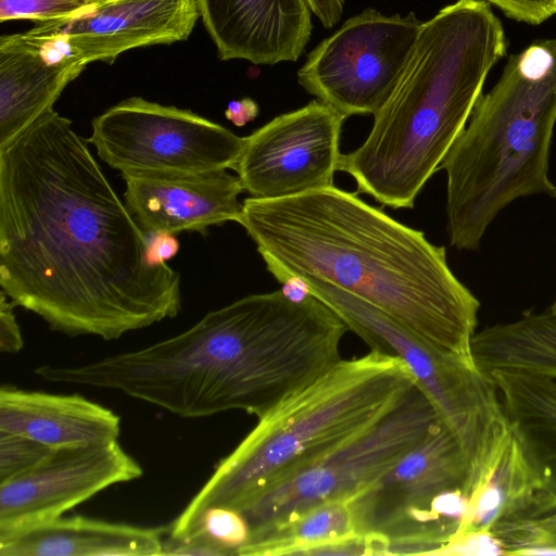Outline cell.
Listing matches in <instances>:
<instances>
[{"label": "cell", "mask_w": 556, "mask_h": 556, "mask_svg": "<svg viewBox=\"0 0 556 556\" xmlns=\"http://www.w3.org/2000/svg\"><path fill=\"white\" fill-rule=\"evenodd\" d=\"M87 142L51 108L0 148V287L53 331L115 340L177 316L180 275Z\"/></svg>", "instance_id": "6da1fadb"}, {"label": "cell", "mask_w": 556, "mask_h": 556, "mask_svg": "<svg viewBox=\"0 0 556 556\" xmlns=\"http://www.w3.org/2000/svg\"><path fill=\"white\" fill-rule=\"evenodd\" d=\"M282 283L313 277L363 300L432 345L475 365L479 300L444 247L330 186L275 200L248 198L238 219Z\"/></svg>", "instance_id": "7a4b0ae2"}, {"label": "cell", "mask_w": 556, "mask_h": 556, "mask_svg": "<svg viewBox=\"0 0 556 556\" xmlns=\"http://www.w3.org/2000/svg\"><path fill=\"white\" fill-rule=\"evenodd\" d=\"M501 21L485 0H457L422 23L410 58L372 128L338 170L392 208H412L466 127L491 68L505 55Z\"/></svg>", "instance_id": "3957f363"}, {"label": "cell", "mask_w": 556, "mask_h": 556, "mask_svg": "<svg viewBox=\"0 0 556 556\" xmlns=\"http://www.w3.org/2000/svg\"><path fill=\"white\" fill-rule=\"evenodd\" d=\"M416 386L399 357L370 350L341 359L258 419L175 519L169 536L194 533L213 507L241 511L264 490L308 466L393 409Z\"/></svg>", "instance_id": "277c9868"}, {"label": "cell", "mask_w": 556, "mask_h": 556, "mask_svg": "<svg viewBox=\"0 0 556 556\" xmlns=\"http://www.w3.org/2000/svg\"><path fill=\"white\" fill-rule=\"evenodd\" d=\"M555 123L556 37L509 56L443 159L451 245L478 249L493 219L519 198H556L548 178Z\"/></svg>", "instance_id": "5b68a950"}, {"label": "cell", "mask_w": 556, "mask_h": 556, "mask_svg": "<svg viewBox=\"0 0 556 556\" xmlns=\"http://www.w3.org/2000/svg\"><path fill=\"white\" fill-rule=\"evenodd\" d=\"M372 351L399 357L472 466V485L489 469L508 434L496 390L477 366L445 352L363 300L313 277H301Z\"/></svg>", "instance_id": "8992f818"}, {"label": "cell", "mask_w": 556, "mask_h": 556, "mask_svg": "<svg viewBox=\"0 0 556 556\" xmlns=\"http://www.w3.org/2000/svg\"><path fill=\"white\" fill-rule=\"evenodd\" d=\"M472 466L442 422L387 473L349 500L358 533L384 555H435L460 528Z\"/></svg>", "instance_id": "52a82bcc"}, {"label": "cell", "mask_w": 556, "mask_h": 556, "mask_svg": "<svg viewBox=\"0 0 556 556\" xmlns=\"http://www.w3.org/2000/svg\"><path fill=\"white\" fill-rule=\"evenodd\" d=\"M442 422L432 403L416 384L371 426L264 490L240 511L249 531L326 502L353 498Z\"/></svg>", "instance_id": "ba28073f"}, {"label": "cell", "mask_w": 556, "mask_h": 556, "mask_svg": "<svg viewBox=\"0 0 556 556\" xmlns=\"http://www.w3.org/2000/svg\"><path fill=\"white\" fill-rule=\"evenodd\" d=\"M91 126L87 141L122 176L233 169L244 146V137L220 124L141 97L111 106Z\"/></svg>", "instance_id": "9c48e42d"}, {"label": "cell", "mask_w": 556, "mask_h": 556, "mask_svg": "<svg viewBox=\"0 0 556 556\" xmlns=\"http://www.w3.org/2000/svg\"><path fill=\"white\" fill-rule=\"evenodd\" d=\"M422 22L367 9L324 39L298 72L299 84L343 116L375 114L389 99Z\"/></svg>", "instance_id": "30bf717a"}, {"label": "cell", "mask_w": 556, "mask_h": 556, "mask_svg": "<svg viewBox=\"0 0 556 556\" xmlns=\"http://www.w3.org/2000/svg\"><path fill=\"white\" fill-rule=\"evenodd\" d=\"M346 117L318 100L244 137L233 167L251 198L275 200L333 186Z\"/></svg>", "instance_id": "8fae6325"}, {"label": "cell", "mask_w": 556, "mask_h": 556, "mask_svg": "<svg viewBox=\"0 0 556 556\" xmlns=\"http://www.w3.org/2000/svg\"><path fill=\"white\" fill-rule=\"evenodd\" d=\"M142 473L117 440L54 448L31 469L0 482V535L62 517L99 492Z\"/></svg>", "instance_id": "7c38bea8"}, {"label": "cell", "mask_w": 556, "mask_h": 556, "mask_svg": "<svg viewBox=\"0 0 556 556\" xmlns=\"http://www.w3.org/2000/svg\"><path fill=\"white\" fill-rule=\"evenodd\" d=\"M200 17L197 0H113L25 31L86 66L113 63L135 48L185 41Z\"/></svg>", "instance_id": "4fadbf2b"}, {"label": "cell", "mask_w": 556, "mask_h": 556, "mask_svg": "<svg viewBox=\"0 0 556 556\" xmlns=\"http://www.w3.org/2000/svg\"><path fill=\"white\" fill-rule=\"evenodd\" d=\"M223 61L274 65L296 61L312 33L306 0H197Z\"/></svg>", "instance_id": "5bb4252c"}, {"label": "cell", "mask_w": 556, "mask_h": 556, "mask_svg": "<svg viewBox=\"0 0 556 556\" xmlns=\"http://www.w3.org/2000/svg\"><path fill=\"white\" fill-rule=\"evenodd\" d=\"M125 204L146 232H205L236 222L244 191L227 169L187 175H125Z\"/></svg>", "instance_id": "9a60e30c"}, {"label": "cell", "mask_w": 556, "mask_h": 556, "mask_svg": "<svg viewBox=\"0 0 556 556\" xmlns=\"http://www.w3.org/2000/svg\"><path fill=\"white\" fill-rule=\"evenodd\" d=\"M86 65L24 33L0 37V148L46 111Z\"/></svg>", "instance_id": "2e32d148"}, {"label": "cell", "mask_w": 556, "mask_h": 556, "mask_svg": "<svg viewBox=\"0 0 556 556\" xmlns=\"http://www.w3.org/2000/svg\"><path fill=\"white\" fill-rule=\"evenodd\" d=\"M0 431L61 448L117 440L121 417L79 394L3 386L0 389Z\"/></svg>", "instance_id": "e0dca14e"}, {"label": "cell", "mask_w": 556, "mask_h": 556, "mask_svg": "<svg viewBox=\"0 0 556 556\" xmlns=\"http://www.w3.org/2000/svg\"><path fill=\"white\" fill-rule=\"evenodd\" d=\"M162 530L83 516L0 535V556H161Z\"/></svg>", "instance_id": "ac0fdd59"}, {"label": "cell", "mask_w": 556, "mask_h": 556, "mask_svg": "<svg viewBox=\"0 0 556 556\" xmlns=\"http://www.w3.org/2000/svg\"><path fill=\"white\" fill-rule=\"evenodd\" d=\"M485 375L540 488L556 492V378L504 368Z\"/></svg>", "instance_id": "d6986e66"}, {"label": "cell", "mask_w": 556, "mask_h": 556, "mask_svg": "<svg viewBox=\"0 0 556 556\" xmlns=\"http://www.w3.org/2000/svg\"><path fill=\"white\" fill-rule=\"evenodd\" d=\"M471 353L483 374L504 368L556 378V301L539 313L476 332Z\"/></svg>", "instance_id": "ffe728a7"}, {"label": "cell", "mask_w": 556, "mask_h": 556, "mask_svg": "<svg viewBox=\"0 0 556 556\" xmlns=\"http://www.w3.org/2000/svg\"><path fill=\"white\" fill-rule=\"evenodd\" d=\"M350 501H330L249 532L238 556H311L327 544L357 534Z\"/></svg>", "instance_id": "44dd1931"}, {"label": "cell", "mask_w": 556, "mask_h": 556, "mask_svg": "<svg viewBox=\"0 0 556 556\" xmlns=\"http://www.w3.org/2000/svg\"><path fill=\"white\" fill-rule=\"evenodd\" d=\"M538 489L539 482L509 430L488 472L471 491L457 533L488 531L507 507Z\"/></svg>", "instance_id": "7402d4cb"}, {"label": "cell", "mask_w": 556, "mask_h": 556, "mask_svg": "<svg viewBox=\"0 0 556 556\" xmlns=\"http://www.w3.org/2000/svg\"><path fill=\"white\" fill-rule=\"evenodd\" d=\"M488 531L504 555L556 556V492L533 491L507 507Z\"/></svg>", "instance_id": "603a6c76"}, {"label": "cell", "mask_w": 556, "mask_h": 556, "mask_svg": "<svg viewBox=\"0 0 556 556\" xmlns=\"http://www.w3.org/2000/svg\"><path fill=\"white\" fill-rule=\"evenodd\" d=\"M98 5L87 0H0V22L63 20L83 14Z\"/></svg>", "instance_id": "cb8c5ba5"}, {"label": "cell", "mask_w": 556, "mask_h": 556, "mask_svg": "<svg viewBox=\"0 0 556 556\" xmlns=\"http://www.w3.org/2000/svg\"><path fill=\"white\" fill-rule=\"evenodd\" d=\"M53 450L28 437L0 431V482L31 469Z\"/></svg>", "instance_id": "d4e9b609"}, {"label": "cell", "mask_w": 556, "mask_h": 556, "mask_svg": "<svg viewBox=\"0 0 556 556\" xmlns=\"http://www.w3.org/2000/svg\"><path fill=\"white\" fill-rule=\"evenodd\" d=\"M198 530L228 548L236 555L249 536V526L243 515L232 508L213 507L207 509ZM197 530V531H198Z\"/></svg>", "instance_id": "484cf974"}, {"label": "cell", "mask_w": 556, "mask_h": 556, "mask_svg": "<svg viewBox=\"0 0 556 556\" xmlns=\"http://www.w3.org/2000/svg\"><path fill=\"white\" fill-rule=\"evenodd\" d=\"M161 555L177 556H226L233 555L228 548L224 547L201 530L182 538H168L163 541Z\"/></svg>", "instance_id": "4316f807"}, {"label": "cell", "mask_w": 556, "mask_h": 556, "mask_svg": "<svg viewBox=\"0 0 556 556\" xmlns=\"http://www.w3.org/2000/svg\"><path fill=\"white\" fill-rule=\"evenodd\" d=\"M435 555H504L498 542L489 531L455 534Z\"/></svg>", "instance_id": "83f0119b"}, {"label": "cell", "mask_w": 556, "mask_h": 556, "mask_svg": "<svg viewBox=\"0 0 556 556\" xmlns=\"http://www.w3.org/2000/svg\"><path fill=\"white\" fill-rule=\"evenodd\" d=\"M507 16L538 25L556 14V0H491Z\"/></svg>", "instance_id": "f1b7e54d"}, {"label": "cell", "mask_w": 556, "mask_h": 556, "mask_svg": "<svg viewBox=\"0 0 556 556\" xmlns=\"http://www.w3.org/2000/svg\"><path fill=\"white\" fill-rule=\"evenodd\" d=\"M15 304L1 290L0 292V351L15 354L23 346L24 341L14 314Z\"/></svg>", "instance_id": "f546056e"}, {"label": "cell", "mask_w": 556, "mask_h": 556, "mask_svg": "<svg viewBox=\"0 0 556 556\" xmlns=\"http://www.w3.org/2000/svg\"><path fill=\"white\" fill-rule=\"evenodd\" d=\"M175 236L167 232H147L148 253L152 264H165L177 254L179 242Z\"/></svg>", "instance_id": "4dcf8cb0"}, {"label": "cell", "mask_w": 556, "mask_h": 556, "mask_svg": "<svg viewBox=\"0 0 556 556\" xmlns=\"http://www.w3.org/2000/svg\"><path fill=\"white\" fill-rule=\"evenodd\" d=\"M260 113L257 103L250 99L230 101L225 111V116L235 126L242 127L247 123L254 121Z\"/></svg>", "instance_id": "1f68e13d"}, {"label": "cell", "mask_w": 556, "mask_h": 556, "mask_svg": "<svg viewBox=\"0 0 556 556\" xmlns=\"http://www.w3.org/2000/svg\"><path fill=\"white\" fill-rule=\"evenodd\" d=\"M281 285V292L292 302L301 303L311 295L307 283L301 277H289Z\"/></svg>", "instance_id": "d6a6232c"}, {"label": "cell", "mask_w": 556, "mask_h": 556, "mask_svg": "<svg viewBox=\"0 0 556 556\" xmlns=\"http://www.w3.org/2000/svg\"><path fill=\"white\" fill-rule=\"evenodd\" d=\"M96 5H101V4H104L106 2H110V1H113V0H87Z\"/></svg>", "instance_id": "836d02e7"}, {"label": "cell", "mask_w": 556, "mask_h": 556, "mask_svg": "<svg viewBox=\"0 0 556 556\" xmlns=\"http://www.w3.org/2000/svg\"><path fill=\"white\" fill-rule=\"evenodd\" d=\"M486 1H489V2H490L491 0H486Z\"/></svg>", "instance_id": "e575fe53"}]
</instances>
